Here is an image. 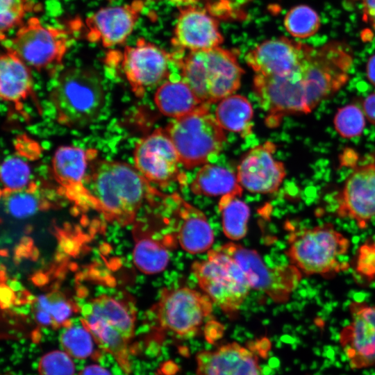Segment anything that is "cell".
<instances>
[{
	"instance_id": "obj_1",
	"label": "cell",
	"mask_w": 375,
	"mask_h": 375,
	"mask_svg": "<svg viewBox=\"0 0 375 375\" xmlns=\"http://www.w3.org/2000/svg\"><path fill=\"white\" fill-rule=\"evenodd\" d=\"M352 64L349 47L332 42L313 48L301 66L290 75L256 76L253 89L266 113V122L277 127L287 115L312 112L347 84Z\"/></svg>"
},
{
	"instance_id": "obj_2",
	"label": "cell",
	"mask_w": 375,
	"mask_h": 375,
	"mask_svg": "<svg viewBox=\"0 0 375 375\" xmlns=\"http://www.w3.org/2000/svg\"><path fill=\"white\" fill-rule=\"evenodd\" d=\"M86 185L96 210L121 225L133 222L146 200L162 195L135 167L117 160L96 158Z\"/></svg>"
},
{
	"instance_id": "obj_3",
	"label": "cell",
	"mask_w": 375,
	"mask_h": 375,
	"mask_svg": "<svg viewBox=\"0 0 375 375\" xmlns=\"http://www.w3.org/2000/svg\"><path fill=\"white\" fill-rule=\"evenodd\" d=\"M172 53L181 79L187 83L199 99L210 105L234 94L240 88L244 70L235 51L215 48Z\"/></svg>"
},
{
	"instance_id": "obj_4",
	"label": "cell",
	"mask_w": 375,
	"mask_h": 375,
	"mask_svg": "<svg viewBox=\"0 0 375 375\" xmlns=\"http://www.w3.org/2000/svg\"><path fill=\"white\" fill-rule=\"evenodd\" d=\"M351 247L350 240L333 224L324 223L291 233L285 254L300 272L307 276H333L349 267L341 262Z\"/></svg>"
},
{
	"instance_id": "obj_5",
	"label": "cell",
	"mask_w": 375,
	"mask_h": 375,
	"mask_svg": "<svg viewBox=\"0 0 375 375\" xmlns=\"http://www.w3.org/2000/svg\"><path fill=\"white\" fill-rule=\"evenodd\" d=\"M56 119L69 128H83L99 115L105 101L102 79L94 69L70 67L58 77L50 92Z\"/></svg>"
},
{
	"instance_id": "obj_6",
	"label": "cell",
	"mask_w": 375,
	"mask_h": 375,
	"mask_svg": "<svg viewBox=\"0 0 375 375\" xmlns=\"http://www.w3.org/2000/svg\"><path fill=\"white\" fill-rule=\"evenodd\" d=\"M191 271L202 291L229 317L238 313L251 290L240 266L221 246L210 249L206 260L194 261Z\"/></svg>"
},
{
	"instance_id": "obj_7",
	"label": "cell",
	"mask_w": 375,
	"mask_h": 375,
	"mask_svg": "<svg viewBox=\"0 0 375 375\" xmlns=\"http://www.w3.org/2000/svg\"><path fill=\"white\" fill-rule=\"evenodd\" d=\"M188 169L210 163L222 150L226 138L209 106L172 119L165 128Z\"/></svg>"
},
{
	"instance_id": "obj_8",
	"label": "cell",
	"mask_w": 375,
	"mask_h": 375,
	"mask_svg": "<svg viewBox=\"0 0 375 375\" xmlns=\"http://www.w3.org/2000/svg\"><path fill=\"white\" fill-rule=\"evenodd\" d=\"M214 303L203 292L188 287L165 288L152 308L157 328L181 338H190L212 321Z\"/></svg>"
},
{
	"instance_id": "obj_9",
	"label": "cell",
	"mask_w": 375,
	"mask_h": 375,
	"mask_svg": "<svg viewBox=\"0 0 375 375\" xmlns=\"http://www.w3.org/2000/svg\"><path fill=\"white\" fill-rule=\"evenodd\" d=\"M72 38L64 29L46 26L37 17L22 24L9 46L31 68L53 72L62 62Z\"/></svg>"
},
{
	"instance_id": "obj_10",
	"label": "cell",
	"mask_w": 375,
	"mask_h": 375,
	"mask_svg": "<svg viewBox=\"0 0 375 375\" xmlns=\"http://www.w3.org/2000/svg\"><path fill=\"white\" fill-rule=\"evenodd\" d=\"M221 247L240 266L251 290L265 293L276 302L288 300L301 280L302 273L292 264L270 267L256 251L233 242Z\"/></svg>"
},
{
	"instance_id": "obj_11",
	"label": "cell",
	"mask_w": 375,
	"mask_h": 375,
	"mask_svg": "<svg viewBox=\"0 0 375 375\" xmlns=\"http://www.w3.org/2000/svg\"><path fill=\"white\" fill-rule=\"evenodd\" d=\"M134 167L151 183L161 188L185 183L176 149L165 128H159L140 139L133 151Z\"/></svg>"
},
{
	"instance_id": "obj_12",
	"label": "cell",
	"mask_w": 375,
	"mask_h": 375,
	"mask_svg": "<svg viewBox=\"0 0 375 375\" xmlns=\"http://www.w3.org/2000/svg\"><path fill=\"white\" fill-rule=\"evenodd\" d=\"M172 53L156 44L138 38L134 46H126L122 54L124 74L137 97L169 80Z\"/></svg>"
},
{
	"instance_id": "obj_13",
	"label": "cell",
	"mask_w": 375,
	"mask_h": 375,
	"mask_svg": "<svg viewBox=\"0 0 375 375\" xmlns=\"http://www.w3.org/2000/svg\"><path fill=\"white\" fill-rule=\"evenodd\" d=\"M97 151L75 146H60L53 153L51 170L59 190L78 206L96 209L86 178Z\"/></svg>"
},
{
	"instance_id": "obj_14",
	"label": "cell",
	"mask_w": 375,
	"mask_h": 375,
	"mask_svg": "<svg viewBox=\"0 0 375 375\" xmlns=\"http://www.w3.org/2000/svg\"><path fill=\"white\" fill-rule=\"evenodd\" d=\"M335 215L366 229L375 218V162L356 166L335 197Z\"/></svg>"
},
{
	"instance_id": "obj_15",
	"label": "cell",
	"mask_w": 375,
	"mask_h": 375,
	"mask_svg": "<svg viewBox=\"0 0 375 375\" xmlns=\"http://www.w3.org/2000/svg\"><path fill=\"white\" fill-rule=\"evenodd\" d=\"M350 322L339 334V342L350 367L355 369L375 365V306L365 301L349 303Z\"/></svg>"
},
{
	"instance_id": "obj_16",
	"label": "cell",
	"mask_w": 375,
	"mask_h": 375,
	"mask_svg": "<svg viewBox=\"0 0 375 375\" xmlns=\"http://www.w3.org/2000/svg\"><path fill=\"white\" fill-rule=\"evenodd\" d=\"M313 47L285 37L267 40L245 56L247 64L256 74L280 77L297 71Z\"/></svg>"
},
{
	"instance_id": "obj_17",
	"label": "cell",
	"mask_w": 375,
	"mask_h": 375,
	"mask_svg": "<svg viewBox=\"0 0 375 375\" xmlns=\"http://www.w3.org/2000/svg\"><path fill=\"white\" fill-rule=\"evenodd\" d=\"M276 145L267 141L247 151L237 168L238 181L243 189L253 193L276 192L286 176L284 163L274 154Z\"/></svg>"
},
{
	"instance_id": "obj_18",
	"label": "cell",
	"mask_w": 375,
	"mask_h": 375,
	"mask_svg": "<svg viewBox=\"0 0 375 375\" xmlns=\"http://www.w3.org/2000/svg\"><path fill=\"white\" fill-rule=\"evenodd\" d=\"M144 8L142 0L101 8L85 19L87 39L106 48L124 44L133 32Z\"/></svg>"
},
{
	"instance_id": "obj_19",
	"label": "cell",
	"mask_w": 375,
	"mask_h": 375,
	"mask_svg": "<svg viewBox=\"0 0 375 375\" xmlns=\"http://www.w3.org/2000/svg\"><path fill=\"white\" fill-rule=\"evenodd\" d=\"M223 40L217 21L206 10L193 6L180 9L171 40L176 51L210 49L220 47Z\"/></svg>"
},
{
	"instance_id": "obj_20",
	"label": "cell",
	"mask_w": 375,
	"mask_h": 375,
	"mask_svg": "<svg viewBox=\"0 0 375 375\" xmlns=\"http://www.w3.org/2000/svg\"><path fill=\"white\" fill-rule=\"evenodd\" d=\"M257 352L252 344L237 342L223 344L196 356L197 375H263Z\"/></svg>"
},
{
	"instance_id": "obj_21",
	"label": "cell",
	"mask_w": 375,
	"mask_h": 375,
	"mask_svg": "<svg viewBox=\"0 0 375 375\" xmlns=\"http://www.w3.org/2000/svg\"><path fill=\"white\" fill-rule=\"evenodd\" d=\"M167 199L172 206L176 238L181 248L192 254L209 251L214 233L206 215L176 193Z\"/></svg>"
},
{
	"instance_id": "obj_22",
	"label": "cell",
	"mask_w": 375,
	"mask_h": 375,
	"mask_svg": "<svg viewBox=\"0 0 375 375\" xmlns=\"http://www.w3.org/2000/svg\"><path fill=\"white\" fill-rule=\"evenodd\" d=\"M0 96L20 112L24 102L35 97L31 67L7 47L0 59Z\"/></svg>"
},
{
	"instance_id": "obj_23",
	"label": "cell",
	"mask_w": 375,
	"mask_h": 375,
	"mask_svg": "<svg viewBox=\"0 0 375 375\" xmlns=\"http://www.w3.org/2000/svg\"><path fill=\"white\" fill-rule=\"evenodd\" d=\"M154 102L159 111L172 119L190 114L204 106L183 80H167L157 88Z\"/></svg>"
},
{
	"instance_id": "obj_24",
	"label": "cell",
	"mask_w": 375,
	"mask_h": 375,
	"mask_svg": "<svg viewBox=\"0 0 375 375\" xmlns=\"http://www.w3.org/2000/svg\"><path fill=\"white\" fill-rule=\"evenodd\" d=\"M134 240L133 260L140 272L155 274L167 267L169 261L168 242L174 239H158L143 226L138 224L134 230Z\"/></svg>"
},
{
	"instance_id": "obj_25",
	"label": "cell",
	"mask_w": 375,
	"mask_h": 375,
	"mask_svg": "<svg viewBox=\"0 0 375 375\" xmlns=\"http://www.w3.org/2000/svg\"><path fill=\"white\" fill-rule=\"evenodd\" d=\"M81 312L94 316L132 340L135 326V311L122 300L101 295L84 306Z\"/></svg>"
},
{
	"instance_id": "obj_26",
	"label": "cell",
	"mask_w": 375,
	"mask_h": 375,
	"mask_svg": "<svg viewBox=\"0 0 375 375\" xmlns=\"http://www.w3.org/2000/svg\"><path fill=\"white\" fill-rule=\"evenodd\" d=\"M190 188L194 194L208 197H222L226 194L241 197L243 190L236 174L211 163L201 166Z\"/></svg>"
},
{
	"instance_id": "obj_27",
	"label": "cell",
	"mask_w": 375,
	"mask_h": 375,
	"mask_svg": "<svg viewBox=\"0 0 375 375\" xmlns=\"http://www.w3.org/2000/svg\"><path fill=\"white\" fill-rule=\"evenodd\" d=\"M82 313L81 322L94 337L98 347L111 354L126 374L131 372L130 342L119 331L94 316Z\"/></svg>"
},
{
	"instance_id": "obj_28",
	"label": "cell",
	"mask_w": 375,
	"mask_h": 375,
	"mask_svg": "<svg viewBox=\"0 0 375 375\" xmlns=\"http://www.w3.org/2000/svg\"><path fill=\"white\" fill-rule=\"evenodd\" d=\"M253 111L248 99L240 94H231L219 101L215 117L224 130L245 138L252 133Z\"/></svg>"
},
{
	"instance_id": "obj_29",
	"label": "cell",
	"mask_w": 375,
	"mask_h": 375,
	"mask_svg": "<svg viewBox=\"0 0 375 375\" xmlns=\"http://www.w3.org/2000/svg\"><path fill=\"white\" fill-rule=\"evenodd\" d=\"M234 194L221 197L218 203L222 218V231L230 240L237 241L247 233L250 217L249 206Z\"/></svg>"
},
{
	"instance_id": "obj_30",
	"label": "cell",
	"mask_w": 375,
	"mask_h": 375,
	"mask_svg": "<svg viewBox=\"0 0 375 375\" xmlns=\"http://www.w3.org/2000/svg\"><path fill=\"white\" fill-rule=\"evenodd\" d=\"M74 311L72 303L58 292L40 295L35 300V319L45 326L56 328L69 325Z\"/></svg>"
},
{
	"instance_id": "obj_31",
	"label": "cell",
	"mask_w": 375,
	"mask_h": 375,
	"mask_svg": "<svg viewBox=\"0 0 375 375\" xmlns=\"http://www.w3.org/2000/svg\"><path fill=\"white\" fill-rule=\"evenodd\" d=\"M6 211L17 218L29 217L47 206L40 185L33 180L25 188L17 190H1Z\"/></svg>"
},
{
	"instance_id": "obj_32",
	"label": "cell",
	"mask_w": 375,
	"mask_h": 375,
	"mask_svg": "<svg viewBox=\"0 0 375 375\" xmlns=\"http://www.w3.org/2000/svg\"><path fill=\"white\" fill-rule=\"evenodd\" d=\"M60 342L62 349L71 357L86 358L97 356L96 346L98 344L82 322L81 325H73L71 323L64 327Z\"/></svg>"
},
{
	"instance_id": "obj_33",
	"label": "cell",
	"mask_w": 375,
	"mask_h": 375,
	"mask_svg": "<svg viewBox=\"0 0 375 375\" xmlns=\"http://www.w3.org/2000/svg\"><path fill=\"white\" fill-rule=\"evenodd\" d=\"M283 25L292 37L304 39L314 35L319 31L321 21L313 8L307 5H298L288 11Z\"/></svg>"
},
{
	"instance_id": "obj_34",
	"label": "cell",
	"mask_w": 375,
	"mask_h": 375,
	"mask_svg": "<svg viewBox=\"0 0 375 375\" xmlns=\"http://www.w3.org/2000/svg\"><path fill=\"white\" fill-rule=\"evenodd\" d=\"M367 119L362 108L349 103L338 108L333 124L335 131L344 139L360 136L366 126Z\"/></svg>"
},
{
	"instance_id": "obj_35",
	"label": "cell",
	"mask_w": 375,
	"mask_h": 375,
	"mask_svg": "<svg viewBox=\"0 0 375 375\" xmlns=\"http://www.w3.org/2000/svg\"><path fill=\"white\" fill-rule=\"evenodd\" d=\"M31 179L28 164L17 156L7 158L1 166V190H17L26 187Z\"/></svg>"
},
{
	"instance_id": "obj_36",
	"label": "cell",
	"mask_w": 375,
	"mask_h": 375,
	"mask_svg": "<svg viewBox=\"0 0 375 375\" xmlns=\"http://www.w3.org/2000/svg\"><path fill=\"white\" fill-rule=\"evenodd\" d=\"M33 5L31 0H1L0 33L1 40L6 39V33L22 24L26 13Z\"/></svg>"
},
{
	"instance_id": "obj_37",
	"label": "cell",
	"mask_w": 375,
	"mask_h": 375,
	"mask_svg": "<svg viewBox=\"0 0 375 375\" xmlns=\"http://www.w3.org/2000/svg\"><path fill=\"white\" fill-rule=\"evenodd\" d=\"M74 365L71 356L65 351L56 350L47 353L40 360V375H74Z\"/></svg>"
},
{
	"instance_id": "obj_38",
	"label": "cell",
	"mask_w": 375,
	"mask_h": 375,
	"mask_svg": "<svg viewBox=\"0 0 375 375\" xmlns=\"http://www.w3.org/2000/svg\"><path fill=\"white\" fill-rule=\"evenodd\" d=\"M354 269L356 274L367 282L375 280V240H367L360 245Z\"/></svg>"
},
{
	"instance_id": "obj_39",
	"label": "cell",
	"mask_w": 375,
	"mask_h": 375,
	"mask_svg": "<svg viewBox=\"0 0 375 375\" xmlns=\"http://www.w3.org/2000/svg\"><path fill=\"white\" fill-rule=\"evenodd\" d=\"M362 109L367 121L375 126V92L369 94L363 99Z\"/></svg>"
},
{
	"instance_id": "obj_40",
	"label": "cell",
	"mask_w": 375,
	"mask_h": 375,
	"mask_svg": "<svg viewBox=\"0 0 375 375\" xmlns=\"http://www.w3.org/2000/svg\"><path fill=\"white\" fill-rule=\"evenodd\" d=\"M362 4L365 20L375 30V0H362Z\"/></svg>"
},
{
	"instance_id": "obj_41",
	"label": "cell",
	"mask_w": 375,
	"mask_h": 375,
	"mask_svg": "<svg viewBox=\"0 0 375 375\" xmlns=\"http://www.w3.org/2000/svg\"><path fill=\"white\" fill-rule=\"evenodd\" d=\"M78 375H112L104 367L97 365H91L84 367Z\"/></svg>"
},
{
	"instance_id": "obj_42",
	"label": "cell",
	"mask_w": 375,
	"mask_h": 375,
	"mask_svg": "<svg viewBox=\"0 0 375 375\" xmlns=\"http://www.w3.org/2000/svg\"><path fill=\"white\" fill-rule=\"evenodd\" d=\"M366 77L368 81L375 87V54L372 55L367 60Z\"/></svg>"
},
{
	"instance_id": "obj_43",
	"label": "cell",
	"mask_w": 375,
	"mask_h": 375,
	"mask_svg": "<svg viewBox=\"0 0 375 375\" xmlns=\"http://www.w3.org/2000/svg\"><path fill=\"white\" fill-rule=\"evenodd\" d=\"M107 1H110V2H112V1H115V0H107Z\"/></svg>"
}]
</instances>
